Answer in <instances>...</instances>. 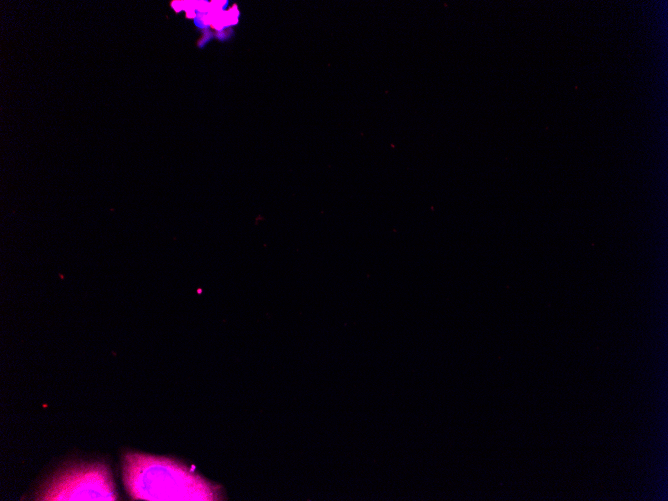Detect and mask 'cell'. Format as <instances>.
Returning a JSON list of instances; mask_svg holds the SVG:
<instances>
[{"label": "cell", "mask_w": 668, "mask_h": 501, "mask_svg": "<svg viewBox=\"0 0 668 501\" xmlns=\"http://www.w3.org/2000/svg\"><path fill=\"white\" fill-rule=\"evenodd\" d=\"M39 500H116L111 474L100 464L85 465L53 479Z\"/></svg>", "instance_id": "obj_2"}, {"label": "cell", "mask_w": 668, "mask_h": 501, "mask_svg": "<svg viewBox=\"0 0 668 501\" xmlns=\"http://www.w3.org/2000/svg\"><path fill=\"white\" fill-rule=\"evenodd\" d=\"M123 476L134 499L213 501L224 498L219 485L203 478L193 467L167 457L127 454Z\"/></svg>", "instance_id": "obj_1"}]
</instances>
